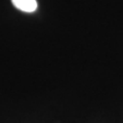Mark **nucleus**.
<instances>
[{
    "instance_id": "obj_1",
    "label": "nucleus",
    "mask_w": 123,
    "mask_h": 123,
    "mask_svg": "<svg viewBox=\"0 0 123 123\" xmlns=\"http://www.w3.org/2000/svg\"><path fill=\"white\" fill-rule=\"evenodd\" d=\"M12 4L24 12H34L37 9L36 0H11Z\"/></svg>"
}]
</instances>
